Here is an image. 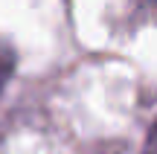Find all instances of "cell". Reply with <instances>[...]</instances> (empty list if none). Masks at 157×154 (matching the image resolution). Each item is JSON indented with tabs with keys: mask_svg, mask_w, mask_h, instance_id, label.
Returning a JSON list of instances; mask_svg holds the SVG:
<instances>
[{
	"mask_svg": "<svg viewBox=\"0 0 157 154\" xmlns=\"http://www.w3.org/2000/svg\"><path fill=\"white\" fill-rule=\"evenodd\" d=\"M143 154H157V116L148 125V134H146V143H143Z\"/></svg>",
	"mask_w": 157,
	"mask_h": 154,
	"instance_id": "cell-2",
	"label": "cell"
},
{
	"mask_svg": "<svg viewBox=\"0 0 157 154\" xmlns=\"http://www.w3.org/2000/svg\"><path fill=\"white\" fill-rule=\"evenodd\" d=\"M12 70H15V52L0 41V96H3L6 85H9V79H12Z\"/></svg>",
	"mask_w": 157,
	"mask_h": 154,
	"instance_id": "cell-1",
	"label": "cell"
}]
</instances>
